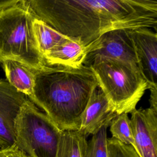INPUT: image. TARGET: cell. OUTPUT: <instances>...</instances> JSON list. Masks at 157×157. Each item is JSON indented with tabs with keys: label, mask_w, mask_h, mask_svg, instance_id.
<instances>
[{
	"label": "cell",
	"mask_w": 157,
	"mask_h": 157,
	"mask_svg": "<svg viewBox=\"0 0 157 157\" xmlns=\"http://www.w3.org/2000/svg\"><path fill=\"white\" fill-rule=\"evenodd\" d=\"M85 66H89L98 87L117 115L131 113L136 109L148 86L136 64L97 56Z\"/></svg>",
	"instance_id": "cell-3"
},
{
	"label": "cell",
	"mask_w": 157,
	"mask_h": 157,
	"mask_svg": "<svg viewBox=\"0 0 157 157\" xmlns=\"http://www.w3.org/2000/svg\"><path fill=\"white\" fill-rule=\"evenodd\" d=\"M28 99L22 93L0 79V149L15 144L14 123L22 105Z\"/></svg>",
	"instance_id": "cell-8"
},
{
	"label": "cell",
	"mask_w": 157,
	"mask_h": 157,
	"mask_svg": "<svg viewBox=\"0 0 157 157\" xmlns=\"http://www.w3.org/2000/svg\"><path fill=\"white\" fill-rule=\"evenodd\" d=\"M26 1L36 18L85 47L112 30H156V0Z\"/></svg>",
	"instance_id": "cell-1"
},
{
	"label": "cell",
	"mask_w": 157,
	"mask_h": 157,
	"mask_svg": "<svg viewBox=\"0 0 157 157\" xmlns=\"http://www.w3.org/2000/svg\"><path fill=\"white\" fill-rule=\"evenodd\" d=\"M131 114L134 148L140 157H157V110L136 109Z\"/></svg>",
	"instance_id": "cell-9"
},
{
	"label": "cell",
	"mask_w": 157,
	"mask_h": 157,
	"mask_svg": "<svg viewBox=\"0 0 157 157\" xmlns=\"http://www.w3.org/2000/svg\"><path fill=\"white\" fill-rule=\"evenodd\" d=\"M15 145L28 157H55L62 131L28 99L14 123Z\"/></svg>",
	"instance_id": "cell-5"
},
{
	"label": "cell",
	"mask_w": 157,
	"mask_h": 157,
	"mask_svg": "<svg viewBox=\"0 0 157 157\" xmlns=\"http://www.w3.org/2000/svg\"><path fill=\"white\" fill-rule=\"evenodd\" d=\"M34 71L31 101L61 131L79 130L83 112L98 87L90 67L83 64L76 68L46 66Z\"/></svg>",
	"instance_id": "cell-2"
},
{
	"label": "cell",
	"mask_w": 157,
	"mask_h": 157,
	"mask_svg": "<svg viewBox=\"0 0 157 157\" xmlns=\"http://www.w3.org/2000/svg\"><path fill=\"white\" fill-rule=\"evenodd\" d=\"M34 18L26 0L0 10V63L15 61L33 69L47 66L34 36Z\"/></svg>",
	"instance_id": "cell-4"
},
{
	"label": "cell",
	"mask_w": 157,
	"mask_h": 157,
	"mask_svg": "<svg viewBox=\"0 0 157 157\" xmlns=\"http://www.w3.org/2000/svg\"><path fill=\"white\" fill-rule=\"evenodd\" d=\"M150 108L157 110V88L150 89Z\"/></svg>",
	"instance_id": "cell-19"
},
{
	"label": "cell",
	"mask_w": 157,
	"mask_h": 157,
	"mask_svg": "<svg viewBox=\"0 0 157 157\" xmlns=\"http://www.w3.org/2000/svg\"><path fill=\"white\" fill-rule=\"evenodd\" d=\"M16 0H10V1H0V10L7 7L15 2Z\"/></svg>",
	"instance_id": "cell-20"
},
{
	"label": "cell",
	"mask_w": 157,
	"mask_h": 157,
	"mask_svg": "<svg viewBox=\"0 0 157 157\" xmlns=\"http://www.w3.org/2000/svg\"><path fill=\"white\" fill-rule=\"evenodd\" d=\"M110 131L114 138L120 142L135 147L132 136L130 118L128 113H123L116 115L111 120L109 126Z\"/></svg>",
	"instance_id": "cell-15"
},
{
	"label": "cell",
	"mask_w": 157,
	"mask_h": 157,
	"mask_svg": "<svg viewBox=\"0 0 157 157\" xmlns=\"http://www.w3.org/2000/svg\"><path fill=\"white\" fill-rule=\"evenodd\" d=\"M109 157H140L134 147L125 145L114 138H107Z\"/></svg>",
	"instance_id": "cell-17"
},
{
	"label": "cell",
	"mask_w": 157,
	"mask_h": 157,
	"mask_svg": "<svg viewBox=\"0 0 157 157\" xmlns=\"http://www.w3.org/2000/svg\"><path fill=\"white\" fill-rule=\"evenodd\" d=\"M1 64L6 80L9 84L31 101L35 79L34 69L12 60H6Z\"/></svg>",
	"instance_id": "cell-12"
},
{
	"label": "cell",
	"mask_w": 157,
	"mask_h": 157,
	"mask_svg": "<svg viewBox=\"0 0 157 157\" xmlns=\"http://www.w3.org/2000/svg\"><path fill=\"white\" fill-rule=\"evenodd\" d=\"M137 66L148 84V89L157 88V34L147 28L130 29Z\"/></svg>",
	"instance_id": "cell-7"
},
{
	"label": "cell",
	"mask_w": 157,
	"mask_h": 157,
	"mask_svg": "<svg viewBox=\"0 0 157 157\" xmlns=\"http://www.w3.org/2000/svg\"><path fill=\"white\" fill-rule=\"evenodd\" d=\"M116 115L111 109L104 93L100 89L95 90L83 112L79 130L86 136L93 135L103 125L110 124Z\"/></svg>",
	"instance_id": "cell-10"
},
{
	"label": "cell",
	"mask_w": 157,
	"mask_h": 157,
	"mask_svg": "<svg viewBox=\"0 0 157 157\" xmlns=\"http://www.w3.org/2000/svg\"><path fill=\"white\" fill-rule=\"evenodd\" d=\"M130 29H115L103 34L86 46L83 65L97 56L118 59L137 64L136 56L129 35Z\"/></svg>",
	"instance_id": "cell-6"
},
{
	"label": "cell",
	"mask_w": 157,
	"mask_h": 157,
	"mask_svg": "<svg viewBox=\"0 0 157 157\" xmlns=\"http://www.w3.org/2000/svg\"><path fill=\"white\" fill-rule=\"evenodd\" d=\"M86 53V47L68 37L44 55V59L48 66L76 68L83 65Z\"/></svg>",
	"instance_id": "cell-11"
},
{
	"label": "cell",
	"mask_w": 157,
	"mask_h": 157,
	"mask_svg": "<svg viewBox=\"0 0 157 157\" xmlns=\"http://www.w3.org/2000/svg\"><path fill=\"white\" fill-rule=\"evenodd\" d=\"M86 136L80 130L62 131L55 157H84Z\"/></svg>",
	"instance_id": "cell-13"
},
{
	"label": "cell",
	"mask_w": 157,
	"mask_h": 157,
	"mask_svg": "<svg viewBox=\"0 0 157 157\" xmlns=\"http://www.w3.org/2000/svg\"><path fill=\"white\" fill-rule=\"evenodd\" d=\"M109 123L103 125L87 142L84 157H109L107 145V129Z\"/></svg>",
	"instance_id": "cell-16"
},
{
	"label": "cell",
	"mask_w": 157,
	"mask_h": 157,
	"mask_svg": "<svg viewBox=\"0 0 157 157\" xmlns=\"http://www.w3.org/2000/svg\"><path fill=\"white\" fill-rule=\"evenodd\" d=\"M33 29L39 51L43 58L44 55L54 47L68 38L36 17L33 21Z\"/></svg>",
	"instance_id": "cell-14"
},
{
	"label": "cell",
	"mask_w": 157,
	"mask_h": 157,
	"mask_svg": "<svg viewBox=\"0 0 157 157\" xmlns=\"http://www.w3.org/2000/svg\"><path fill=\"white\" fill-rule=\"evenodd\" d=\"M0 157H28L25 153L20 150L15 145L0 149Z\"/></svg>",
	"instance_id": "cell-18"
}]
</instances>
